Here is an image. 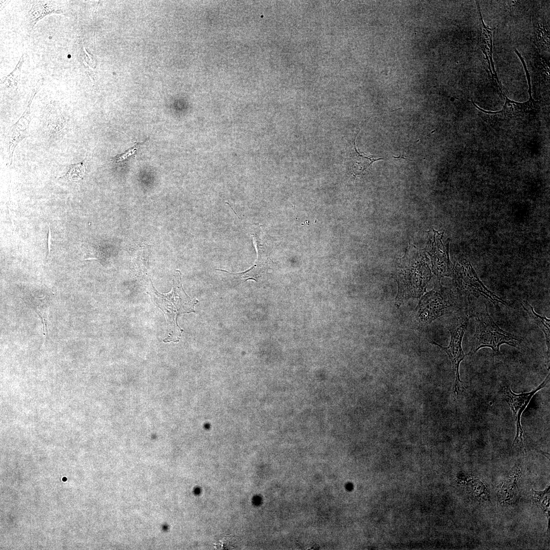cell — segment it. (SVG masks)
<instances>
[{
  "mask_svg": "<svg viewBox=\"0 0 550 550\" xmlns=\"http://www.w3.org/2000/svg\"><path fill=\"white\" fill-rule=\"evenodd\" d=\"M35 310L39 316L41 317L43 325L44 335L45 336L44 339H46L48 337V308L47 306L39 305L36 306Z\"/></svg>",
  "mask_w": 550,
  "mask_h": 550,
  "instance_id": "obj_16",
  "label": "cell"
},
{
  "mask_svg": "<svg viewBox=\"0 0 550 550\" xmlns=\"http://www.w3.org/2000/svg\"><path fill=\"white\" fill-rule=\"evenodd\" d=\"M478 8L479 12L480 15L481 20L482 22V25L483 26L482 29V44L483 52L486 57V60L488 66V69L490 73V75L493 80H494L496 83L497 87L500 90H502V87L500 84V81L498 80L497 75L496 74L493 62L492 60V33L493 29H492L488 26H486L482 19L481 13L480 11V8L478 3Z\"/></svg>",
  "mask_w": 550,
  "mask_h": 550,
  "instance_id": "obj_10",
  "label": "cell"
},
{
  "mask_svg": "<svg viewBox=\"0 0 550 550\" xmlns=\"http://www.w3.org/2000/svg\"><path fill=\"white\" fill-rule=\"evenodd\" d=\"M532 490L533 501L538 504L542 510L548 516L549 513V486L543 491H538L533 489Z\"/></svg>",
  "mask_w": 550,
  "mask_h": 550,
  "instance_id": "obj_13",
  "label": "cell"
},
{
  "mask_svg": "<svg viewBox=\"0 0 550 550\" xmlns=\"http://www.w3.org/2000/svg\"><path fill=\"white\" fill-rule=\"evenodd\" d=\"M87 156L82 161L70 164L65 177L72 181H78L81 179L86 172V163Z\"/></svg>",
  "mask_w": 550,
  "mask_h": 550,
  "instance_id": "obj_14",
  "label": "cell"
},
{
  "mask_svg": "<svg viewBox=\"0 0 550 550\" xmlns=\"http://www.w3.org/2000/svg\"><path fill=\"white\" fill-rule=\"evenodd\" d=\"M31 121L30 104L18 121L11 126L6 137L9 165L12 162L13 153L17 145L28 136Z\"/></svg>",
  "mask_w": 550,
  "mask_h": 550,
  "instance_id": "obj_9",
  "label": "cell"
},
{
  "mask_svg": "<svg viewBox=\"0 0 550 550\" xmlns=\"http://www.w3.org/2000/svg\"><path fill=\"white\" fill-rule=\"evenodd\" d=\"M354 154L352 157L353 162L352 171L354 174H360L364 171L370 167L375 161L382 159V158L376 159L372 156H368L364 154H361L356 148L355 142L354 143Z\"/></svg>",
  "mask_w": 550,
  "mask_h": 550,
  "instance_id": "obj_12",
  "label": "cell"
},
{
  "mask_svg": "<svg viewBox=\"0 0 550 550\" xmlns=\"http://www.w3.org/2000/svg\"><path fill=\"white\" fill-rule=\"evenodd\" d=\"M522 307L529 315L532 320L540 328L544 333L546 351V364L549 368V350H550V320L545 316H542L536 313L532 306L526 300L521 302Z\"/></svg>",
  "mask_w": 550,
  "mask_h": 550,
  "instance_id": "obj_11",
  "label": "cell"
},
{
  "mask_svg": "<svg viewBox=\"0 0 550 550\" xmlns=\"http://www.w3.org/2000/svg\"><path fill=\"white\" fill-rule=\"evenodd\" d=\"M427 259L420 254L405 256L396 267L394 277L398 285L395 305L397 307L411 298H419L431 278Z\"/></svg>",
  "mask_w": 550,
  "mask_h": 550,
  "instance_id": "obj_2",
  "label": "cell"
},
{
  "mask_svg": "<svg viewBox=\"0 0 550 550\" xmlns=\"http://www.w3.org/2000/svg\"><path fill=\"white\" fill-rule=\"evenodd\" d=\"M471 316L466 314H464L458 317L452 323L449 328L451 338L447 347H443L434 341L431 342L444 350L451 361L452 369L455 374L454 392L456 393L457 396L461 389H464L463 382L460 379L459 369L461 362L465 356L462 348V341Z\"/></svg>",
  "mask_w": 550,
  "mask_h": 550,
  "instance_id": "obj_6",
  "label": "cell"
},
{
  "mask_svg": "<svg viewBox=\"0 0 550 550\" xmlns=\"http://www.w3.org/2000/svg\"><path fill=\"white\" fill-rule=\"evenodd\" d=\"M431 250V258L432 270L440 280L452 274L453 268L449 256V242L443 234L435 232Z\"/></svg>",
  "mask_w": 550,
  "mask_h": 550,
  "instance_id": "obj_8",
  "label": "cell"
},
{
  "mask_svg": "<svg viewBox=\"0 0 550 550\" xmlns=\"http://www.w3.org/2000/svg\"><path fill=\"white\" fill-rule=\"evenodd\" d=\"M136 148H135V147H134L133 148H131L128 150L126 151L125 153L116 155V156L112 157L110 159V161L115 164L121 162L124 159H125L126 158H127V157L133 154L136 151Z\"/></svg>",
  "mask_w": 550,
  "mask_h": 550,
  "instance_id": "obj_17",
  "label": "cell"
},
{
  "mask_svg": "<svg viewBox=\"0 0 550 550\" xmlns=\"http://www.w3.org/2000/svg\"><path fill=\"white\" fill-rule=\"evenodd\" d=\"M549 372L545 379L534 390L529 392L516 394L512 391L508 384H505L501 387L502 396L513 412L516 426V434L512 446L518 445L524 449L526 453L525 437L520 423L521 416L533 396L546 387L549 381Z\"/></svg>",
  "mask_w": 550,
  "mask_h": 550,
  "instance_id": "obj_7",
  "label": "cell"
},
{
  "mask_svg": "<svg viewBox=\"0 0 550 550\" xmlns=\"http://www.w3.org/2000/svg\"><path fill=\"white\" fill-rule=\"evenodd\" d=\"M461 302L457 295L443 287L438 279L434 288L420 299L415 309L416 319L421 325L430 324L439 317L461 310Z\"/></svg>",
  "mask_w": 550,
  "mask_h": 550,
  "instance_id": "obj_3",
  "label": "cell"
},
{
  "mask_svg": "<svg viewBox=\"0 0 550 550\" xmlns=\"http://www.w3.org/2000/svg\"><path fill=\"white\" fill-rule=\"evenodd\" d=\"M470 488L474 494L477 497L486 499L489 496L487 489L482 482L479 480H474L470 481Z\"/></svg>",
  "mask_w": 550,
  "mask_h": 550,
  "instance_id": "obj_15",
  "label": "cell"
},
{
  "mask_svg": "<svg viewBox=\"0 0 550 550\" xmlns=\"http://www.w3.org/2000/svg\"><path fill=\"white\" fill-rule=\"evenodd\" d=\"M452 274L457 295L461 299H469L471 296L477 298L482 296L497 308H499L500 304L507 305L505 301L485 286L471 263L466 259L461 258L456 261L453 267Z\"/></svg>",
  "mask_w": 550,
  "mask_h": 550,
  "instance_id": "obj_5",
  "label": "cell"
},
{
  "mask_svg": "<svg viewBox=\"0 0 550 550\" xmlns=\"http://www.w3.org/2000/svg\"><path fill=\"white\" fill-rule=\"evenodd\" d=\"M476 328L472 338L471 348L468 355L476 353L483 347L491 348L494 355L500 354V346L507 344L518 347L520 341L511 334L501 328L487 312L476 314Z\"/></svg>",
  "mask_w": 550,
  "mask_h": 550,
  "instance_id": "obj_4",
  "label": "cell"
},
{
  "mask_svg": "<svg viewBox=\"0 0 550 550\" xmlns=\"http://www.w3.org/2000/svg\"><path fill=\"white\" fill-rule=\"evenodd\" d=\"M181 273L176 270L173 279L171 290L167 293L159 292L149 278L146 283V292L154 304L163 312L167 322V335L164 342H178L183 330L177 323L178 316L185 313L195 312V306L198 300L188 296L184 291L181 281Z\"/></svg>",
  "mask_w": 550,
  "mask_h": 550,
  "instance_id": "obj_1",
  "label": "cell"
}]
</instances>
